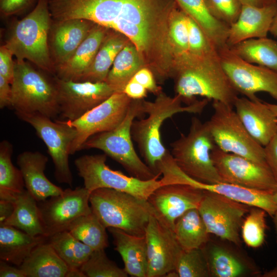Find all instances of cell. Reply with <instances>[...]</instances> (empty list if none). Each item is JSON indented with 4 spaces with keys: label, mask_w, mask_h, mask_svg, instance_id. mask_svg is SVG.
Segmentation results:
<instances>
[{
    "label": "cell",
    "mask_w": 277,
    "mask_h": 277,
    "mask_svg": "<svg viewBox=\"0 0 277 277\" xmlns=\"http://www.w3.org/2000/svg\"><path fill=\"white\" fill-rule=\"evenodd\" d=\"M55 21L84 19L125 35L155 78H169L174 58L169 38L175 0H49Z\"/></svg>",
    "instance_id": "obj_1"
},
{
    "label": "cell",
    "mask_w": 277,
    "mask_h": 277,
    "mask_svg": "<svg viewBox=\"0 0 277 277\" xmlns=\"http://www.w3.org/2000/svg\"><path fill=\"white\" fill-rule=\"evenodd\" d=\"M172 77L176 94L186 105L201 96L233 106L238 97L222 67L219 53L203 57L188 55L176 64Z\"/></svg>",
    "instance_id": "obj_2"
},
{
    "label": "cell",
    "mask_w": 277,
    "mask_h": 277,
    "mask_svg": "<svg viewBox=\"0 0 277 277\" xmlns=\"http://www.w3.org/2000/svg\"><path fill=\"white\" fill-rule=\"evenodd\" d=\"M208 101L204 98L183 106L179 95L171 97L163 91L153 101L143 100V111L147 117L133 121L131 135L145 163L155 172L161 174L157 171V165L169 151L161 140V128L164 122L179 113H201Z\"/></svg>",
    "instance_id": "obj_3"
},
{
    "label": "cell",
    "mask_w": 277,
    "mask_h": 277,
    "mask_svg": "<svg viewBox=\"0 0 277 277\" xmlns=\"http://www.w3.org/2000/svg\"><path fill=\"white\" fill-rule=\"evenodd\" d=\"M52 22L49 0H37L31 12L12 22L3 45L16 60H27L41 70L55 75L48 44Z\"/></svg>",
    "instance_id": "obj_4"
},
{
    "label": "cell",
    "mask_w": 277,
    "mask_h": 277,
    "mask_svg": "<svg viewBox=\"0 0 277 277\" xmlns=\"http://www.w3.org/2000/svg\"><path fill=\"white\" fill-rule=\"evenodd\" d=\"M92 212L106 228H115L128 233L145 236L153 210L148 201L131 194L109 188L91 192Z\"/></svg>",
    "instance_id": "obj_5"
},
{
    "label": "cell",
    "mask_w": 277,
    "mask_h": 277,
    "mask_svg": "<svg viewBox=\"0 0 277 277\" xmlns=\"http://www.w3.org/2000/svg\"><path fill=\"white\" fill-rule=\"evenodd\" d=\"M145 114L143 100H132L123 121L113 129L95 134L83 145L82 149H96L102 151L119 163L131 176L142 180L159 178L156 173L142 161L133 144L131 126L136 117Z\"/></svg>",
    "instance_id": "obj_6"
},
{
    "label": "cell",
    "mask_w": 277,
    "mask_h": 277,
    "mask_svg": "<svg viewBox=\"0 0 277 277\" xmlns=\"http://www.w3.org/2000/svg\"><path fill=\"white\" fill-rule=\"evenodd\" d=\"M170 146L173 160L185 174L206 183L222 182L211 157L216 145L207 121L193 117L188 133L181 134Z\"/></svg>",
    "instance_id": "obj_7"
},
{
    "label": "cell",
    "mask_w": 277,
    "mask_h": 277,
    "mask_svg": "<svg viewBox=\"0 0 277 277\" xmlns=\"http://www.w3.org/2000/svg\"><path fill=\"white\" fill-rule=\"evenodd\" d=\"M34 68L25 60L15 61L11 83L12 105L15 112L38 113L51 119L60 114L54 76Z\"/></svg>",
    "instance_id": "obj_8"
},
{
    "label": "cell",
    "mask_w": 277,
    "mask_h": 277,
    "mask_svg": "<svg viewBox=\"0 0 277 277\" xmlns=\"http://www.w3.org/2000/svg\"><path fill=\"white\" fill-rule=\"evenodd\" d=\"M107 156L105 153L87 154L74 161L78 174L83 180L84 187L91 192L99 188H109L147 201L153 191L162 186L158 178L142 180L111 169L106 164Z\"/></svg>",
    "instance_id": "obj_9"
},
{
    "label": "cell",
    "mask_w": 277,
    "mask_h": 277,
    "mask_svg": "<svg viewBox=\"0 0 277 277\" xmlns=\"http://www.w3.org/2000/svg\"><path fill=\"white\" fill-rule=\"evenodd\" d=\"M213 113L208 124L215 145L221 150L267 165L264 148L249 133L233 106L213 101Z\"/></svg>",
    "instance_id": "obj_10"
},
{
    "label": "cell",
    "mask_w": 277,
    "mask_h": 277,
    "mask_svg": "<svg viewBox=\"0 0 277 277\" xmlns=\"http://www.w3.org/2000/svg\"><path fill=\"white\" fill-rule=\"evenodd\" d=\"M18 117L30 124L44 142L54 166V176L60 183L72 186L73 176L69 156L75 129L65 121L52 119L38 113L15 112Z\"/></svg>",
    "instance_id": "obj_11"
},
{
    "label": "cell",
    "mask_w": 277,
    "mask_h": 277,
    "mask_svg": "<svg viewBox=\"0 0 277 277\" xmlns=\"http://www.w3.org/2000/svg\"><path fill=\"white\" fill-rule=\"evenodd\" d=\"M251 206L204 191L198 210L210 234L241 246L240 232Z\"/></svg>",
    "instance_id": "obj_12"
},
{
    "label": "cell",
    "mask_w": 277,
    "mask_h": 277,
    "mask_svg": "<svg viewBox=\"0 0 277 277\" xmlns=\"http://www.w3.org/2000/svg\"><path fill=\"white\" fill-rule=\"evenodd\" d=\"M222 67L238 93L248 99H260L256 93L264 92L277 100V72L247 62L236 55L228 46L218 50Z\"/></svg>",
    "instance_id": "obj_13"
},
{
    "label": "cell",
    "mask_w": 277,
    "mask_h": 277,
    "mask_svg": "<svg viewBox=\"0 0 277 277\" xmlns=\"http://www.w3.org/2000/svg\"><path fill=\"white\" fill-rule=\"evenodd\" d=\"M161 171L164 185L182 184L211 192H214L249 206L261 208L272 216L277 210V205L272 199L271 192L251 189L233 184L220 182L206 183L197 181L185 174L172 159L166 160Z\"/></svg>",
    "instance_id": "obj_14"
},
{
    "label": "cell",
    "mask_w": 277,
    "mask_h": 277,
    "mask_svg": "<svg viewBox=\"0 0 277 277\" xmlns=\"http://www.w3.org/2000/svg\"><path fill=\"white\" fill-rule=\"evenodd\" d=\"M90 194L84 187L67 188L60 194L38 202L44 236L67 230L77 219L91 213Z\"/></svg>",
    "instance_id": "obj_15"
},
{
    "label": "cell",
    "mask_w": 277,
    "mask_h": 277,
    "mask_svg": "<svg viewBox=\"0 0 277 277\" xmlns=\"http://www.w3.org/2000/svg\"><path fill=\"white\" fill-rule=\"evenodd\" d=\"M211 157L222 182L271 192L277 188V182L268 165L224 152L216 146Z\"/></svg>",
    "instance_id": "obj_16"
},
{
    "label": "cell",
    "mask_w": 277,
    "mask_h": 277,
    "mask_svg": "<svg viewBox=\"0 0 277 277\" xmlns=\"http://www.w3.org/2000/svg\"><path fill=\"white\" fill-rule=\"evenodd\" d=\"M132 99L123 92H116L106 101L74 121H65L76 130L70 155L82 150L93 135L110 131L124 119Z\"/></svg>",
    "instance_id": "obj_17"
},
{
    "label": "cell",
    "mask_w": 277,
    "mask_h": 277,
    "mask_svg": "<svg viewBox=\"0 0 277 277\" xmlns=\"http://www.w3.org/2000/svg\"><path fill=\"white\" fill-rule=\"evenodd\" d=\"M60 114L74 121L101 104L116 91L106 82H76L54 75Z\"/></svg>",
    "instance_id": "obj_18"
},
{
    "label": "cell",
    "mask_w": 277,
    "mask_h": 277,
    "mask_svg": "<svg viewBox=\"0 0 277 277\" xmlns=\"http://www.w3.org/2000/svg\"><path fill=\"white\" fill-rule=\"evenodd\" d=\"M211 239L202 247L210 277L260 276L261 270L254 261L239 246L218 237Z\"/></svg>",
    "instance_id": "obj_19"
},
{
    "label": "cell",
    "mask_w": 277,
    "mask_h": 277,
    "mask_svg": "<svg viewBox=\"0 0 277 277\" xmlns=\"http://www.w3.org/2000/svg\"><path fill=\"white\" fill-rule=\"evenodd\" d=\"M204 190L182 184L164 185L153 191L148 199L154 215L173 231L176 221L186 212L197 208Z\"/></svg>",
    "instance_id": "obj_20"
},
{
    "label": "cell",
    "mask_w": 277,
    "mask_h": 277,
    "mask_svg": "<svg viewBox=\"0 0 277 277\" xmlns=\"http://www.w3.org/2000/svg\"><path fill=\"white\" fill-rule=\"evenodd\" d=\"M147 249V277L166 276L175 271L183 250L173 231L152 215L145 231Z\"/></svg>",
    "instance_id": "obj_21"
},
{
    "label": "cell",
    "mask_w": 277,
    "mask_h": 277,
    "mask_svg": "<svg viewBox=\"0 0 277 277\" xmlns=\"http://www.w3.org/2000/svg\"><path fill=\"white\" fill-rule=\"evenodd\" d=\"M94 24L80 18L52 20L48 44L55 71L72 57Z\"/></svg>",
    "instance_id": "obj_22"
},
{
    "label": "cell",
    "mask_w": 277,
    "mask_h": 277,
    "mask_svg": "<svg viewBox=\"0 0 277 277\" xmlns=\"http://www.w3.org/2000/svg\"><path fill=\"white\" fill-rule=\"evenodd\" d=\"M233 107L249 133L262 146L277 134V116L265 102L238 97Z\"/></svg>",
    "instance_id": "obj_23"
},
{
    "label": "cell",
    "mask_w": 277,
    "mask_h": 277,
    "mask_svg": "<svg viewBox=\"0 0 277 277\" xmlns=\"http://www.w3.org/2000/svg\"><path fill=\"white\" fill-rule=\"evenodd\" d=\"M277 4L264 7L243 5L236 21L229 26L227 45L230 47L251 38L267 37Z\"/></svg>",
    "instance_id": "obj_24"
},
{
    "label": "cell",
    "mask_w": 277,
    "mask_h": 277,
    "mask_svg": "<svg viewBox=\"0 0 277 277\" xmlns=\"http://www.w3.org/2000/svg\"><path fill=\"white\" fill-rule=\"evenodd\" d=\"M48 161V157L39 151H25L17 157L25 188L37 202L60 194L64 190L46 177L45 170Z\"/></svg>",
    "instance_id": "obj_25"
},
{
    "label": "cell",
    "mask_w": 277,
    "mask_h": 277,
    "mask_svg": "<svg viewBox=\"0 0 277 277\" xmlns=\"http://www.w3.org/2000/svg\"><path fill=\"white\" fill-rule=\"evenodd\" d=\"M113 238L114 250L121 255L128 275L147 277L148 259L145 236L128 233L121 229L108 228Z\"/></svg>",
    "instance_id": "obj_26"
},
{
    "label": "cell",
    "mask_w": 277,
    "mask_h": 277,
    "mask_svg": "<svg viewBox=\"0 0 277 277\" xmlns=\"http://www.w3.org/2000/svg\"><path fill=\"white\" fill-rule=\"evenodd\" d=\"M108 30L95 24L72 57L56 69L55 75L63 80L78 82L92 63Z\"/></svg>",
    "instance_id": "obj_27"
},
{
    "label": "cell",
    "mask_w": 277,
    "mask_h": 277,
    "mask_svg": "<svg viewBox=\"0 0 277 277\" xmlns=\"http://www.w3.org/2000/svg\"><path fill=\"white\" fill-rule=\"evenodd\" d=\"M0 259L19 267L39 244L48 240L10 226L0 225Z\"/></svg>",
    "instance_id": "obj_28"
},
{
    "label": "cell",
    "mask_w": 277,
    "mask_h": 277,
    "mask_svg": "<svg viewBox=\"0 0 277 277\" xmlns=\"http://www.w3.org/2000/svg\"><path fill=\"white\" fill-rule=\"evenodd\" d=\"M19 267L26 277H66L69 270L48 241L37 245Z\"/></svg>",
    "instance_id": "obj_29"
},
{
    "label": "cell",
    "mask_w": 277,
    "mask_h": 277,
    "mask_svg": "<svg viewBox=\"0 0 277 277\" xmlns=\"http://www.w3.org/2000/svg\"><path fill=\"white\" fill-rule=\"evenodd\" d=\"M129 41L125 35L109 29L92 63L78 82H106L117 55Z\"/></svg>",
    "instance_id": "obj_30"
},
{
    "label": "cell",
    "mask_w": 277,
    "mask_h": 277,
    "mask_svg": "<svg viewBox=\"0 0 277 277\" xmlns=\"http://www.w3.org/2000/svg\"><path fill=\"white\" fill-rule=\"evenodd\" d=\"M179 7L199 25L217 50L226 47L229 26L216 19L205 0H175Z\"/></svg>",
    "instance_id": "obj_31"
},
{
    "label": "cell",
    "mask_w": 277,
    "mask_h": 277,
    "mask_svg": "<svg viewBox=\"0 0 277 277\" xmlns=\"http://www.w3.org/2000/svg\"><path fill=\"white\" fill-rule=\"evenodd\" d=\"M11 201L14 206L12 213L3 224L18 229L33 236L44 235L38 202L25 189Z\"/></svg>",
    "instance_id": "obj_32"
},
{
    "label": "cell",
    "mask_w": 277,
    "mask_h": 277,
    "mask_svg": "<svg viewBox=\"0 0 277 277\" xmlns=\"http://www.w3.org/2000/svg\"><path fill=\"white\" fill-rule=\"evenodd\" d=\"M173 232L183 250L202 248L210 235L197 208L189 210L178 219Z\"/></svg>",
    "instance_id": "obj_33"
},
{
    "label": "cell",
    "mask_w": 277,
    "mask_h": 277,
    "mask_svg": "<svg viewBox=\"0 0 277 277\" xmlns=\"http://www.w3.org/2000/svg\"><path fill=\"white\" fill-rule=\"evenodd\" d=\"M143 67L146 66L142 56L129 41L117 55L105 82L116 92H123L126 85Z\"/></svg>",
    "instance_id": "obj_34"
},
{
    "label": "cell",
    "mask_w": 277,
    "mask_h": 277,
    "mask_svg": "<svg viewBox=\"0 0 277 277\" xmlns=\"http://www.w3.org/2000/svg\"><path fill=\"white\" fill-rule=\"evenodd\" d=\"M229 48L247 62L277 72V41L267 37L251 38Z\"/></svg>",
    "instance_id": "obj_35"
},
{
    "label": "cell",
    "mask_w": 277,
    "mask_h": 277,
    "mask_svg": "<svg viewBox=\"0 0 277 277\" xmlns=\"http://www.w3.org/2000/svg\"><path fill=\"white\" fill-rule=\"evenodd\" d=\"M13 146L7 140L0 143V199L11 200L25 189L19 168L12 162Z\"/></svg>",
    "instance_id": "obj_36"
},
{
    "label": "cell",
    "mask_w": 277,
    "mask_h": 277,
    "mask_svg": "<svg viewBox=\"0 0 277 277\" xmlns=\"http://www.w3.org/2000/svg\"><path fill=\"white\" fill-rule=\"evenodd\" d=\"M48 241L71 269H80L94 250L67 230L50 236Z\"/></svg>",
    "instance_id": "obj_37"
},
{
    "label": "cell",
    "mask_w": 277,
    "mask_h": 277,
    "mask_svg": "<svg viewBox=\"0 0 277 277\" xmlns=\"http://www.w3.org/2000/svg\"><path fill=\"white\" fill-rule=\"evenodd\" d=\"M106 228L92 212L80 216L67 231L74 238L94 250L105 249L108 246Z\"/></svg>",
    "instance_id": "obj_38"
},
{
    "label": "cell",
    "mask_w": 277,
    "mask_h": 277,
    "mask_svg": "<svg viewBox=\"0 0 277 277\" xmlns=\"http://www.w3.org/2000/svg\"><path fill=\"white\" fill-rule=\"evenodd\" d=\"M169 38L175 64L189 54L187 14L179 7L171 14L169 21Z\"/></svg>",
    "instance_id": "obj_39"
},
{
    "label": "cell",
    "mask_w": 277,
    "mask_h": 277,
    "mask_svg": "<svg viewBox=\"0 0 277 277\" xmlns=\"http://www.w3.org/2000/svg\"><path fill=\"white\" fill-rule=\"evenodd\" d=\"M266 214L261 208L250 207L241 229L242 239L247 246L257 248L264 244L267 229Z\"/></svg>",
    "instance_id": "obj_40"
},
{
    "label": "cell",
    "mask_w": 277,
    "mask_h": 277,
    "mask_svg": "<svg viewBox=\"0 0 277 277\" xmlns=\"http://www.w3.org/2000/svg\"><path fill=\"white\" fill-rule=\"evenodd\" d=\"M80 270L85 277H127L124 268L110 260L105 249L94 250Z\"/></svg>",
    "instance_id": "obj_41"
},
{
    "label": "cell",
    "mask_w": 277,
    "mask_h": 277,
    "mask_svg": "<svg viewBox=\"0 0 277 277\" xmlns=\"http://www.w3.org/2000/svg\"><path fill=\"white\" fill-rule=\"evenodd\" d=\"M175 271L180 277H210L202 248L182 250Z\"/></svg>",
    "instance_id": "obj_42"
},
{
    "label": "cell",
    "mask_w": 277,
    "mask_h": 277,
    "mask_svg": "<svg viewBox=\"0 0 277 277\" xmlns=\"http://www.w3.org/2000/svg\"><path fill=\"white\" fill-rule=\"evenodd\" d=\"M187 19L189 55L195 57H203L217 54V49L195 21L188 15Z\"/></svg>",
    "instance_id": "obj_43"
},
{
    "label": "cell",
    "mask_w": 277,
    "mask_h": 277,
    "mask_svg": "<svg viewBox=\"0 0 277 277\" xmlns=\"http://www.w3.org/2000/svg\"><path fill=\"white\" fill-rule=\"evenodd\" d=\"M210 13L219 21L230 26L234 23L241 11L239 0H205Z\"/></svg>",
    "instance_id": "obj_44"
},
{
    "label": "cell",
    "mask_w": 277,
    "mask_h": 277,
    "mask_svg": "<svg viewBox=\"0 0 277 277\" xmlns=\"http://www.w3.org/2000/svg\"><path fill=\"white\" fill-rule=\"evenodd\" d=\"M35 0H0V13L3 17L19 14L29 8Z\"/></svg>",
    "instance_id": "obj_45"
},
{
    "label": "cell",
    "mask_w": 277,
    "mask_h": 277,
    "mask_svg": "<svg viewBox=\"0 0 277 277\" xmlns=\"http://www.w3.org/2000/svg\"><path fill=\"white\" fill-rule=\"evenodd\" d=\"M142 85L147 91L156 95L162 91L156 83L155 77L152 71L147 67L140 69L131 79Z\"/></svg>",
    "instance_id": "obj_46"
},
{
    "label": "cell",
    "mask_w": 277,
    "mask_h": 277,
    "mask_svg": "<svg viewBox=\"0 0 277 277\" xmlns=\"http://www.w3.org/2000/svg\"><path fill=\"white\" fill-rule=\"evenodd\" d=\"M12 53L3 44L0 47V75L4 77L11 84L12 83L15 61Z\"/></svg>",
    "instance_id": "obj_47"
},
{
    "label": "cell",
    "mask_w": 277,
    "mask_h": 277,
    "mask_svg": "<svg viewBox=\"0 0 277 277\" xmlns=\"http://www.w3.org/2000/svg\"><path fill=\"white\" fill-rule=\"evenodd\" d=\"M264 148L266 162L277 182V134Z\"/></svg>",
    "instance_id": "obj_48"
},
{
    "label": "cell",
    "mask_w": 277,
    "mask_h": 277,
    "mask_svg": "<svg viewBox=\"0 0 277 277\" xmlns=\"http://www.w3.org/2000/svg\"><path fill=\"white\" fill-rule=\"evenodd\" d=\"M123 92L132 100H143L147 94L146 88L132 80L126 85Z\"/></svg>",
    "instance_id": "obj_49"
},
{
    "label": "cell",
    "mask_w": 277,
    "mask_h": 277,
    "mask_svg": "<svg viewBox=\"0 0 277 277\" xmlns=\"http://www.w3.org/2000/svg\"><path fill=\"white\" fill-rule=\"evenodd\" d=\"M12 89L11 84L0 75V108L12 105Z\"/></svg>",
    "instance_id": "obj_50"
},
{
    "label": "cell",
    "mask_w": 277,
    "mask_h": 277,
    "mask_svg": "<svg viewBox=\"0 0 277 277\" xmlns=\"http://www.w3.org/2000/svg\"><path fill=\"white\" fill-rule=\"evenodd\" d=\"M10 263L1 260V277H26L24 271L18 266H12Z\"/></svg>",
    "instance_id": "obj_51"
},
{
    "label": "cell",
    "mask_w": 277,
    "mask_h": 277,
    "mask_svg": "<svg viewBox=\"0 0 277 277\" xmlns=\"http://www.w3.org/2000/svg\"><path fill=\"white\" fill-rule=\"evenodd\" d=\"M13 209V204L11 201L0 199V224L10 217Z\"/></svg>",
    "instance_id": "obj_52"
},
{
    "label": "cell",
    "mask_w": 277,
    "mask_h": 277,
    "mask_svg": "<svg viewBox=\"0 0 277 277\" xmlns=\"http://www.w3.org/2000/svg\"><path fill=\"white\" fill-rule=\"evenodd\" d=\"M243 5L255 7H264L277 4V0H239Z\"/></svg>",
    "instance_id": "obj_53"
},
{
    "label": "cell",
    "mask_w": 277,
    "mask_h": 277,
    "mask_svg": "<svg viewBox=\"0 0 277 277\" xmlns=\"http://www.w3.org/2000/svg\"><path fill=\"white\" fill-rule=\"evenodd\" d=\"M269 32L273 35L277 37V14L274 17L273 20L271 23Z\"/></svg>",
    "instance_id": "obj_54"
},
{
    "label": "cell",
    "mask_w": 277,
    "mask_h": 277,
    "mask_svg": "<svg viewBox=\"0 0 277 277\" xmlns=\"http://www.w3.org/2000/svg\"><path fill=\"white\" fill-rule=\"evenodd\" d=\"M263 277H277V263L274 267L270 270L265 271L261 275Z\"/></svg>",
    "instance_id": "obj_55"
},
{
    "label": "cell",
    "mask_w": 277,
    "mask_h": 277,
    "mask_svg": "<svg viewBox=\"0 0 277 277\" xmlns=\"http://www.w3.org/2000/svg\"><path fill=\"white\" fill-rule=\"evenodd\" d=\"M266 104L277 116V104H271L267 102H266Z\"/></svg>",
    "instance_id": "obj_56"
},
{
    "label": "cell",
    "mask_w": 277,
    "mask_h": 277,
    "mask_svg": "<svg viewBox=\"0 0 277 277\" xmlns=\"http://www.w3.org/2000/svg\"><path fill=\"white\" fill-rule=\"evenodd\" d=\"M273 219V223L275 229V231L276 233V242H277V210L274 214V215L272 216Z\"/></svg>",
    "instance_id": "obj_57"
},
{
    "label": "cell",
    "mask_w": 277,
    "mask_h": 277,
    "mask_svg": "<svg viewBox=\"0 0 277 277\" xmlns=\"http://www.w3.org/2000/svg\"><path fill=\"white\" fill-rule=\"evenodd\" d=\"M271 196L273 201L277 205V188L271 193Z\"/></svg>",
    "instance_id": "obj_58"
}]
</instances>
